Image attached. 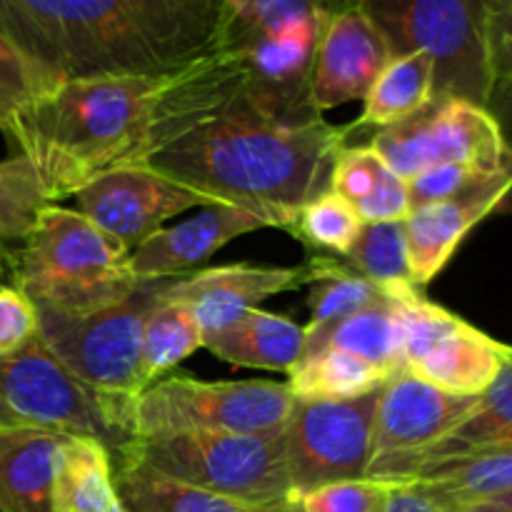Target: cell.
<instances>
[{
  "label": "cell",
  "mask_w": 512,
  "mask_h": 512,
  "mask_svg": "<svg viewBox=\"0 0 512 512\" xmlns=\"http://www.w3.org/2000/svg\"><path fill=\"white\" fill-rule=\"evenodd\" d=\"M243 98L238 58L213 48L175 73L65 80L30 110L13 150L30 160L45 198L58 203L110 170L148 165Z\"/></svg>",
  "instance_id": "6da1fadb"
},
{
  "label": "cell",
  "mask_w": 512,
  "mask_h": 512,
  "mask_svg": "<svg viewBox=\"0 0 512 512\" xmlns=\"http://www.w3.org/2000/svg\"><path fill=\"white\" fill-rule=\"evenodd\" d=\"M223 0H0V33L60 83L165 75L213 43Z\"/></svg>",
  "instance_id": "7a4b0ae2"
},
{
  "label": "cell",
  "mask_w": 512,
  "mask_h": 512,
  "mask_svg": "<svg viewBox=\"0 0 512 512\" xmlns=\"http://www.w3.org/2000/svg\"><path fill=\"white\" fill-rule=\"evenodd\" d=\"M353 133L323 118L278 120L228 108L185 133L150 168L225 205L258 210L290 230L308 200L328 190L335 155Z\"/></svg>",
  "instance_id": "3957f363"
},
{
  "label": "cell",
  "mask_w": 512,
  "mask_h": 512,
  "mask_svg": "<svg viewBox=\"0 0 512 512\" xmlns=\"http://www.w3.org/2000/svg\"><path fill=\"white\" fill-rule=\"evenodd\" d=\"M128 258V250L80 210L48 203L15 260L13 288L50 313L70 318L98 313L138 290L140 280L130 273Z\"/></svg>",
  "instance_id": "277c9868"
},
{
  "label": "cell",
  "mask_w": 512,
  "mask_h": 512,
  "mask_svg": "<svg viewBox=\"0 0 512 512\" xmlns=\"http://www.w3.org/2000/svg\"><path fill=\"white\" fill-rule=\"evenodd\" d=\"M135 400L100 393L75 378L35 335L0 358V428H35L90 438L123 458L135 445Z\"/></svg>",
  "instance_id": "5b68a950"
},
{
  "label": "cell",
  "mask_w": 512,
  "mask_h": 512,
  "mask_svg": "<svg viewBox=\"0 0 512 512\" xmlns=\"http://www.w3.org/2000/svg\"><path fill=\"white\" fill-rule=\"evenodd\" d=\"M390 58L423 53L433 65V98L488 108L495 93L485 40V0H363Z\"/></svg>",
  "instance_id": "8992f818"
},
{
  "label": "cell",
  "mask_w": 512,
  "mask_h": 512,
  "mask_svg": "<svg viewBox=\"0 0 512 512\" xmlns=\"http://www.w3.org/2000/svg\"><path fill=\"white\" fill-rule=\"evenodd\" d=\"M128 455L153 473L203 493L253 505L298 503L285 463L283 430L163 435L138 440Z\"/></svg>",
  "instance_id": "52a82bcc"
},
{
  "label": "cell",
  "mask_w": 512,
  "mask_h": 512,
  "mask_svg": "<svg viewBox=\"0 0 512 512\" xmlns=\"http://www.w3.org/2000/svg\"><path fill=\"white\" fill-rule=\"evenodd\" d=\"M293 403L288 383L168 375L135 398V443L180 433H278Z\"/></svg>",
  "instance_id": "ba28073f"
},
{
  "label": "cell",
  "mask_w": 512,
  "mask_h": 512,
  "mask_svg": "<svg viewBox=\"0 0 512 512\" xmlns=\"http://www.w3.org/2000/svg\"><path fill=\"white\" fill-rule=\"evenodd\" d=\"M165 280H140L128 300L90 315L70 318L38 308V340L90 388L135 400L143 393V328Z\"/></svg>",
  "instance_id": "9c48e42d"
},
{
  "label": "cell",
  "mask_w": 512,
  "mask_h": 512,
  "mask_svg": "<svg viewBox=\"0 0 512 512\" xmlns=\"http://www.w3.org/2000/svg\"><path fill=\"white\" fill-rule=\"evenodd\" d=\"M505 140L488 108L458 98H433L410 118L378 130L370 148L408 183L423 170L448 163L498 173L503 170Z\"/></svg>",
  "instance_id": "30bf717a"
},
{
  "label": "cell",
  "mask_w": 512,
  "mask_h": 512,
  "mask_svg": "<svg viewBox=\"0 0 512 512\" xmlns=\"http://www.w3.org/2000/svg\"><path fill=\"white\" fill-rule=\"evenodd\" d=\"M403 325L405 370L448 395L478 398L498 378L510 345L480 333L420 290L395 295Z\"/></svg>",
  "instance_id": "8fae6325"
},
{
  "label": "cell",
  "mask_w": 512,
  "mask_h": 512,
  "mask_svg": "<svg viewBox=\"0 0 512 512\" xmlns=\"http://www.w3.org/2000/svg\"><path fill=\"white\" fill-rule=\"evenodd\" d=\"M380 390L355 400L295 398L283 428L285 463L295 495L340 480L365 478Z\"/></svg>",
  "instance_id": "7c38bea8"
},
{
  "label": "cell",
  "mask_w": 512,
  "mask_h": 512,
  "mask_svg": "<svg viewBox=\"0 0 512 512\" xmlns=\"http://www.w3.org/2000/svg\"><path fill=\"white\" fill-rule=\"evenodd\" d=\"M478 398L448 395L400 370L380 388L365 478L413 483L420 458L475 408Z\"/></svg>",
  "instance_id": "4fadbf2b"
},
{
  "label": "cell",
  "mask_w": 512,
  "mask_h": 512,
  "mask_svg": "<svg viewBox=\"0 0 512 512\" xmlns=\"http://www.w3.org/2000/svg\"><path fill=\"white\" fill-rule=\"evenodd\" d=\"M80 213L98 230L118 240L128 253L150 235L163 230L165 220L195 208L225 205L180 180L158 173L150 165L110 170L75 193Z\"/></svg>",
  "instance_id": "5bb4252c"
},
{
  "label": "cell",
  "mask_w": 512,
  "mask_h": 512,
  "mask_svg": "<svg viewBox=\"0 0 512 512\" xmlns=\"http://www.w3.org/2000/svg\"><path fill=\"white\" fill-rule=\"evenodd\" d=\"M313 265L298 268H268V265H215L175 275L163 285L165 300L190 305L203 328V340L238 323L248 310L280 293L313 285Z\"/></svg>",
  "instance_id": "9a60e30c"
},
{
  "label": "cell",
  "mask_w": 512,
  "mask_h": 512,
  "mask_svg": "<svg viewBox=\"0 0 512 512\" xmlns=\"http://www.w3.org/2000/svg\"><path fill=\"white\" fill-rule=\"evenodd\" d=\"M388 63V43L363 3L335 5L315 55L310 103L323 115L353 100H365Z\"/></svg>",
  "instance_id": "2e32d148"
},
{
  "label": "cell",
  "mask_w": 512,
  "mask_h": 512,
  "mask_svg": "<svg viewBox=\"0 0 512 512\" xmlns=\"http://www.w3.org/2000/svg\"><path fill=\"white\" fill-rule=\"evenodd\" d=\"M275 228L268 215L240 205H210L190 220L150 235L130 253L128 268L138 280H165L193 273L195 265L208 260L240 235Z\"/></svg>",
  "instance_id": "e0dca14e"
},
{
  "label": "cell",
  "mask_w": 512,
  "mask_h": 512,
  "mask_svg": "<svg viewBox=\"0 0 512 512\" xmlns=\"http://www.w3.org/2000/svg\"><path fill=\"white\" fill-rule=\"evenodd\" d=\"M508 190L510 175L498 170V173L483 175L478 183L455 198L410 210L405 218V235H408L410 273L418 288L438 278L465 235L480 220L495 213Z\"/></svg>",
  "instance_id": "ac0fdd59"
},
{
  "label": "cell",
  "mask_w": 512,
  "mask_h": 512,
  "mask_svg": "<svg viewBox=\"0 0 512 512\" xmlns=\"http://www.w3.org/2000/svg\"><path fill=\"white\" fill-rule=\"evenodd\" d=\"M65 435L35 428H0V508L55 512V453Z\"/></svg>",
  "instance_id": "d6986e66"
},
{
  "label": "cell",
  "mask_w": 512,
  "mask_h": 512,
  "mask_svg": "<svg viewBox=\"0 0 512 512\" xmlns=\"http://www.w3.org/2000/svg\"><path fill=\"white\" fill-rule=\"evenodd\" d=\"M335 348L368 360L388 378L405 370L403 325L395 295H380L358 313L320 328H305V350Z\"/></svg>",
  "instance_id": "ffe728a7"
},
{
  "label": "cell",
  "mask_w": 512,
  "mask_h": 512,
  "mask_svg": "<svg viewBox=\"0 0 512 512\" xmlns=\"http://www.w3.org/2000/svg\"><path fill=\"white\" fill-rule=\"evenodd\" d=\"M203 348L235 368L290 373L303 358L305 328L283 315L255 308L235 325L205 338Z\"/></svg>",
  "instance_id": "44dd1931"
},
{
  "label": "cell",
  "mask_w": 512,
  "mask_h": 512,
  "mask_svg": "<svg viewBox=\"0 0 512 512\" xmlns=\"http://www.w3.org/2000/svg\"><path fill=\"white\" fill-rule=\"evenodd\" d=\"M413 483L450 512L493 503L512 493V448L480 450L430 463L415 473Z\"/></svg>",
  "instance_id": "7402d4cb"
},
{
  "label": "cell",
  "mask_w": 512,
  "mask_h": 512,
  "mask_svg": "<svg viewBox=\"0 0 512 512\" xmlns=\"http://www.w3.org/2000/svg\"><path fill=\"white\" fill-rule=\"evenodd\" d=\"M328 190L348 200L363 223H398L410 213L408 183L370 145H345L335 155Z\"/></svg>",
  "instance_id": "603a6c76"
},
{
  "label": "cell",
  "mask_w": 512,
  "mask_h": 512,
  "mask_svg": "<svg viewBox=\"0 0 512 512\" xmlns=\"http://www.w3.org/2000/svg\"><path fill=\"white\" fill-rule=\"evenodd\" d=\"M55 512H125L115 488L113 455L90 438L65 435L55 453Z\"/></svg>",
  "instance_id": "cb8c5ba5"
},
{
  "label": "cell",
  "mask_w": 512,
  "mask_h": 512,
  "mask_svg": "<svg viewBox=\"0 0 512 512\" xmlns=\"http://www.w3.org/2000/svg\"><path fill=\"white\" fill-rule=\"evenodd\" d=\"M115 488L125 512H303L293 505H253L203 493L145 468L133 455L113 460Z\"/></svg>",
  "instance_id": "d4e9b609"
},
{
  "label": "cell",
  "mask_w": 512,
  "mask_h": 512,
  "mask_svg": "<svg viewBox=\"0 0 512 512\" xmlns=\"http://www.w3.org/2000/svg\"><path fill=\"white\" fill-rule=\"evenodd\" d=\"M493 448H512V350L475 408L420 458V468Z\"/></svg>",
  "instance_id": "484cf974"
},
{
  "label": "cell",
  "mask_w": 512,
  "mask_h": 512,
  "mask_svg": "<svg viewBox=\"0 0 512 512\" xmlns=\"http://www.w3.org/2000/svg\"><path fill=\"white\" fill-rule=\"evenodd\" d=\"M388 375L368 360L335 348L303 353L288 373V388L303 400H355L375 393L388 383Z\"/></svg>",
  "instance_id": "4316f807"
},
{
  "label": "cell",
  "mask_w": 512,
  "mask_h": 512,
  "mask_svg": "<svg viewBox=\"0 0 512 512\" xmlns=\"http://www.w3.org/2000/svg\"><path fill=\"white\" fill-rule=\"evenodd\" d=\"M433 100V65L423 53L390 58L363 100V113L353 123L360 128H388L410 118Z\"/></svg>",
  "instance_id": "83f0119b"
},
{
  "label": "cell",
  "mask_w": 512,
  "mask_h": 512,
  "mask_svg": "<svg viewBox=\"0 0 512 512\" xmlns=\"http://www.w3.org/2000/svg\"><path fill=\"white\" fill-rule=\"evenodd\" d=\"M48 203L28 158L0 160V285H13L20 248Z\"/></svg>",
  "instance_id": "f1b7e54d"
},
{
  "label": "cell",
  "mask_w": 512,
  "mask_h": 512,
  "mask_svg": "<svg viewBox=\"0 0 512 512\" xmlns=\"http://www.w3.org/2000/svg\"><path fill=\"white\" fill-rule=\"evenodd\" d=\"M198 348H203V328L193 308L180 300H165L160 293V303L150 310L143 328V355H140L143 390L178 368Z\"/></svg>",
  "instance_id": "f546056e"
},
{
  "label": "cell",
  "mask_w": 512,
  "mask_h": 512,
  "mask_svg": "<svg viewBox=\"0 0 512 512\" xmlns=\"http://www.w3.org/2000/svg\"><path fill=\"white\" fill-rule=\"evenodd\" d=\"M340 260L388 295L418 290L410 273L405 220L365 223L350 253Z\"/></svg>",
  "instance_id": "4dcf8cb0"
},
{
  "label": "cell",
  "mask_w": 512,
  "mask_h": 512,
  "mask_svg": "<svg viewBox=\"0 0 512 512\" xmlns=\"http://www.w3.org/2000/svg\"><path fill=\"white\" fill-rule=\"evenodd\" d=\"M60 85L50 70L35 63L0 33V133L15 148L20 125L30 110Z\"/></svg>",
  "instance_id": "1f68e13d"
},
{
  "label": "cell",
  "mask_w": 512,
  "mask_h": 512,
  "mask_svg": "<svg viewBox=\"0 0 512 512\" xmlns=\"http://www.w3.org/2000/svg\"><path fill=\"white\" fill-rule=\"evenodd\" d=\"M308 263L313 265L315 280L310 285V323L308 328L335 323L358 310L368 308L370 303L388 295L373 285L370 280L360 278L355 270H350L343 260H335L330 255H310Z\"/></svg>",
  "instance_id": "d6a6232c"
},
{
  "label": "cell",
  "mask_w": 512,
  "mask_h": 512,
  "mask_svg": "<svg viewBox=\"0 0 512 512\" xmlns=\"http://www.w3.org/2000/svg\"><path fill=\"white\" fill-rule=\"evenodd\" d=\"M363 225L348 200H343L333 190H323L298 210L288 233L308 248H315L318 255L345 258L358 240Z\"/></svg>",
  "instance_id": "836d02e7"
},
{
  "label": "cell",
  "mask_w": 512,
  "mask_h": 512,
  "mask_svg": "<svg viewBox=\"0 0 512 512\" xmlns=\"http://www.w3.org/2000/svg\"><path fill=\"white\" fill-rule=\"evenodd\" d=\"M398 485L370 478L340 480L308 490L300 495L298 505L303 512H380Z\"/></svg>",
  "instance_id": "e575fe53"
},
{
  "label": "cell",
  "mask_w": 512,
  "mask_h": 512,
  "mask_svg": "<svg viewBox=\"0 0 512 512\" xmlns=\"http://www.w3.org/2000/svg\"><path fill=\"white\" fill-rule=\"evenodd\" d=\"M483 175H490V173H483V170L473 168V165H463V163L435 165V168L423 170V173L408 180L410 210L425 208V205L443 203V200L455 198V195L468 190L473 183H478Z\"/></svg>",
  "instance_id": "d590c367"
},
{
  "label": "cell",
  "mask_w": 512,
  "mask_h": 512,
  "mask_svg": "<svg viewBox=\"0 0 512 512\" xmlns=\"http://www.w3.org/2000/svg\"><path fill=\"white\" fill-rule=\"evenodd\" d=\"M38 308L13 285H0V358L23 350L38 335Z\"/></svg>",
  "instance_id": "8d00e7d4"
},
{
  "label": "cell",
  "mask_w": 512,
  "mask_h": 512,
  "mask_svg": "<svg viewBox=\"0 0 512 512\" xmlns=\"http://www.w3.org/2000/svg\"><path fill=\"white\" fill-rule=\"evenodd\" d=\"M485 40L493 85L512 90V0H485Z\"/></svg>",
  "instance_id": "74e56055"
},
{
  "label": "cell",
  "mask_w": 512,
  "mask_h": 512,
  "mask_svg": "<svg viewBox=\"0 0 512 512\" xmlns=\"http://www.w3.org/2000/svg\"><path fill=\"white\" fill-rule=\"evenodd\" d=\"M380 512H450L448 508L430 498L428 493L418 488L415 483H405L393 488V493L385 500L383 510Z\"/></svg>",
  "instance_id": "f35d334b"
},
{
  "label": "cell",
  "mask_w": 512,
  "mask_h": 512,
  "mask_svg": "<svg viewBox=\"0 0 512 512\" xmlns=\"http://www.w3.org/2000/svg\"><path fill=\"white\" fill-rule=\"evenodd\" d=\"M503 170L510 175V190L500 205L495 208V215H512V140H505V155H503Z\"/></svg>",
  "instance_id": "ab89813d"
},
{
  "label": "cell",
  "mask_w": 512,
  "mask_h": 512,
  "mask_svg": "<svg viewBox=\"0 0 512 512\" xmlns=\"http://www.w3.org/2000/svg\"><path fill=\"white\" fill-rule=\"evenodd\" d=\"M463 512H510V510L500 508V505L495 503H480V505H473V508H465Z\"/></svg>",
  "instance_id": "60d3db41"
},
{
  "label": "cell",
  "mask_w": 512,
  "mask_h": 512,
  "mask_svg": "<svg viewBox=\"0 0 512 512\" xmlns=\"http://www.w3.org/2000/svg\"><path fill=\"white\" fill-rule=\"evenodd\" d=\"M493 503L500 505V508H505V510L512 512V493L510 495H503V498H498V500H493Z\"/></svg>",
  "instance_id": "b9f144b4"
},
{
  "label": "cell",
  "mask_w": 512,
  "mask_h": 512,
  "mask_svg": "<svg viewBox=\"0 0 512 512\" xmlns=\"http://www.w3.org/2000/svg\"><path fill=\"white\" fill-rule=\"evenodd\" d=\"M0 512H5V510H3V508H0Z\"/></svg>",
  "instance_id": "7bdbcfd3"
},
{
  "label": "cell",
  "mask_w": 512,
  "mask_h": 512,
  "mask_svg": "<svg viewBox=\"0 0 512 512\" xmlns=\"http://www.w3.org/2000/svg\"><path fill=\"white\" fill-rule=\"evenodd\" d=\"M510 93H512V90H510Z\"/></svg>",
  "instance_id": "ee69618b"
}]
</instances>
